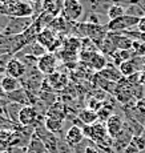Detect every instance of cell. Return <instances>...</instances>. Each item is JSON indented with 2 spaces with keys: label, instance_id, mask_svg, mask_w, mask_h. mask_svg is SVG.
<instances>
[{
  "label": "cell",
  "instance_id": "obj_1",
  "mask_svg": "<svg viewBox=\"0 0 145 153\" xmlns=\"http://www.w3.org/2000/svg\"><path fill=\"white\" fill-rule=\"evenodd\" d=\"M35 10L32 4L25 0H16L12 4L1 5L0 4V15L8 16L10 19H19V17H32Z\"/></svg>",
  "mask_w": 145,
  "mask_h": 153
},
{
  "label": "cell",
  "instance_id": "obj_2",
  "mask_svg": "<svg viewBox=\"0 0 145 153\" xmlns=\"http://www.w3.org/2000/svg\"><path fill=\"white\" fill-rule=\"evenodd\" d=\"M138 20L140 17L136 15H124V16L119 17L115 20H109V23L106 24L108 32H124V31H129L133 27H137Z\"/></svg>",
  "mask_w": 145,
  "mask_h": 153
},
{
  "label": "cell",
  "instance_id": "obj_3",
  "mask_svg": "<svg viewBox=\"0 0 145 153\" xmlns=\"http://www.w3.org/2000/svg\"><path fill=\"white\" fill-rule=\"evenodd\" d=\"M33 24L32 17H19V19H11L7 27L3 31V35L5 36H17L22 35Z\"/></svg>",
  "mask_w": 145,
  "mask_h": 153
},
{
  "label": "cell",
  "instance_id": "obj_4",
  "mask_svg": "<svg viewBox=\"0 0 145 153\" xmlns=\"http://www.w3.org/2000/svg\"><path fill=\"white\" fill-rule=\"evenodd\" d=\"M35 133L41 139V141L44 143L47 148V152L48 153H59V148H57V144H59V136L57 134H53L48 129L45 128L44 125H37L35 128Z\"/></svg>",
  "mask_w": 145,
  "mask_h": 153
},
{
  "label": "cell",
  "instance_id": "obj_5",
  "mask_svg": "<svg viewBox=\"0 0 145 153\" xmlns=\"http://www.w3.org/2000/svg\"><path fill=\"white\" fill-rule=\"evenodd\" d=\"M36 68L39 69V72L41 75H52L56 72L57 69V57L52 53V52H47L44 56L37 60V65Z\"/></svg>",
  "mask_w": 145,
  "mask_h": 153
},
{
  "label": "cell",
  "instance_id": "obj_6",
  "mask_svg": "<svg viewBox=\"0 0 145 153\" xmlns=\"http://www.w3.org/2000/svg\"><path fill=\"white\" fill-rule=\"evenodd\" d=\"M83 13V5L79 0H64L63 17L68 22H77Z\"/></svg>",
  "mask_w": 145,
  "mask_h": 153
},
{
  "label": "cell",
  "instance_id": "obj_7",
  "mask_svg": "<svg viewBox=\"0 0 145 153\" xmlns=\"http://www.w3.org/2000/svg\"><path fill=\"white\" fill-rule=\"evenodd\" d=\"M39 119V113L37 109L33 105H23L19 109V117H17V121L20 123L22 126H31Z\"/></svg>",
  "mask_w": 145,
  "mask_h": 153
},
{
  "label": "cell",
  "instance_id": "obj_8",
  "mask_svg": "<svg viewBox=\"0 0 145 153\" xmlns=\"http://www.w3.org/2000/svg\"><path fill=\"white\" fill-rule=\"evenodd\" d=\"M27 71H28V68H27V65L22 60H19L17 57H12L7 64L5 73H7L8 76H11V77L19 80V79H22L23 76L25 75Z\"/></svg>",
  "mask_w": 145,
  "mask_h": 153
},
{
  "label": "cell",
  "instance_id": "obj_9",
  "mask_svg": "<svg viewBox=\"0 0 145 153\" xmlns=\"http://www.w3.org/2000/svg\"><path fill=\"white\" fill-rule=\"evenodd\" d=\"M64 140L71 148H75L79 144H81L83 141L85 140L84 137V133H83V129L80 125H72L69 129L67 131L65 136H64Z\"/></svg>",
  "mask_w": 145,
  "mask_h": 153
},
{
  "label": "cell",
  "instance_id": "obj_10",
  "mask_svg": "<svg viewBox=\"0 0 145 153\" xmlns=\"http://www.w3.org/2000/svg\"><path fill=\"white\" fill-rule=\"evenodd\" d=\"M37 43L41 44L44 48H47L48 51H53L56 47V43H57V37L55 36V32L49 28H45L43 31L39 32L36 37Z\"/></svg>",
  "mask_w": 145,
  "mask_h": 153
},
{
  "label": "cell",
  "instance_id": "obj_11",
  "mask_svg": "<svg viewBox=\"0 0 145 153\" xmlns=\"http://www.w3.org/2000/svg\"><path fill=\"white\" fill-rule=\"evenodd\" d=\"M105 128H106V132H108L109 136H111L112 139H115L124 129V121L119 114H112L105 121Z\"/></svg>",
  "mask_w": 145,
  "mask_h": 153
},
{
  "label": "cell",
  "instance_id": "obj_12",
  "mask_svg": "<svg viewBox=\"0 0 145 153\" xmlns=\"http://www.w3.org/2000/svg\"><path fill=\"white\" fill-rule=\"evenodd\" d=\"M47 117L53 119V120H59V121L64 123V120H65V117H67L65 105H64L63 102H60V101L53 102L51 107L48 108V111H47Z\"/></svg>",
  "mask_w": 145,
  "mask_h": 153
},
{
  "label": "cell",
  "instance_id": "obj_13",
  "mask_svg": "<svg viewBox=\"0 0 145 153\" xmlns=\"http://www.w3.org/2000/svg\"><path fill=\"white\" fill-rule=\"evenodd\" d=\"M100 76H101L103 79H105L106 81H109V83H119L121 80V73L119 68H116V67H111V65H106L103 71H100Z\"/></svg>",
  "mask_w": 145,
  "mask_h": 153
},
{
  "label": "cell",
  "instance_id": "obj_14",
  "mask_svg": "<svg viewBox=\"0 0 145 153\" xmlns=\"http://www.w3.org/2000/svg\"><path fill=\"white\" fill-rule=\"evenodd\" d=\"M79 120L83 123V125H93L99 121V116H97V112H94L89 108H85V109L80 111L77 114Z\"/></svg>",
  "mask_w": 145,
  "mask_h": 153
},
{
  "label": "cell",
  "instance_id": "obj_15",
  "mask_svg": "<svg viewBox=\"0 0 145 153\" xmlns=\"http://www.w3.org/2000/svg\"><path fill=\"white\" fill-rule=\"evenodd\" d=\"M27 152H31V153H48L47 152L45 145H44V143L41 141V139L37 136L36 133H35V132H33V134H32L31 140H29V143H28Z\"/></svg>",
  "mask_w": 145,
  "mask_h": 153
},
{
  "label": "cell",
  "instance_id": "obj_16",
  "mask_svg": "<svg viewBox=\"0 0 145 153\" xmlns=\"http://www.w3.org/2000/svg\"><path fill=\"white\" fill-rule=\"evenodd\" d=\"M0 84H1L3 89H4V92L7 93V95H11V93L16 92V91L20 88L19 80H16V79L11 77V76H8V75H4V76H3V77H1V81H0Z\"/></svg>",
  "mask_w": 145,
  "mask_h": 153
},
{
  "label": "cell",
  "instance_id": "obj_17",
  "mask_svg": "<svg viewBox=\"0 0 145 153\" xmlns=\"http://www.w3.org/2000/svg\"><path fill=\"white\" fill-rule=\"evenodd\" d=\"M48 83L52 88H55V89H63L67 85V76L61 75V73H59L57 71H56L55 73L48 76Z\"/></svg>",
  "mask_w": 145,
  "mask_h": 153
},
{
  "label": "cell",
  "instance_id": "obj_18",
  "mask_svg": "<svg viewBox=\"0 0 145 153\" xmlns=\"http://www.w3.org/2000/svg\"><path fill=\"white\" fill-rule=\"evenodd\" d=\"M89 65L92 67V68L94 71H103L105 68L108 64H106V59L105 56L103 53H99V52H94V53H92V56H91L89 59Z\"/></svg>",
  "mask_w": 145,
  "mask_h": 153
},
{
  "label": "cell",
  "instance_id": "obj_19",
  "mask_svg": "<svg viewBox=\"0 0 145 153\" xmlns=\"http://www.w3.org/2000/svg\"><path fill=\"white\" fill-rule=\"evenodd\" d=\"M119 71L120 73L123 76H125V77H129V76L135 75V73H137V65H136L135 60H128V61H124V63H121L119 65Z\"/></svg>",
  "mask_w": 145,
  "mask_h": 153
},
{
  "label": "cell",
  "instance_id": "obj_20",
  "mask_svg": "<svg viewBox=\"0 0 145 153\" xmlns=\"http://www.w3.org/2000/svg\"><path fill=\"white\" fill-rule=\"evenodd\" d=\"M44 126H45L51 133L59 134V133H61V131H63L64 123L59 121V120H53V119H49V117H45V120H44Z\"/></svg>",
  "mask_w": 145,
  "mask_h": 153
},
{
  "label": "cell",
  "instance_id": "obj_21",
  "mask_svg": "<svg viewBox=\"0 0 145 153\" xmlns=\"http://www.w3.org/2000/svg\"><path fill=\"white\" fill-rule=\"evenodd\" d=\"M100 49H101L103 53H105V55H113L115 52L119 51L117 47H116V44H115V42H113V39L111 37L109 33H108V36L105 37L104 42H103V44L100 45Z\"/></svg>",
  "mask_w": 145,
  "mask_h": 153
},
{
  "label": "cell",
  "instance_id": "obj_22",
  "mask_svg": "<svg viewBox=\"0 0 145 153\" xmlns=\"http://www.w3.org/2000/svg\"><path fill=\"white\" fill-rule=\"evenodd\" d=\"M106 13H108L109 20H115V19H119V17L124 16L125 15V10H124V7H121L119 4H112V5H109Z\"/></svg>",
  "mask_w": 145,
  "mask_h": 153
},
{
  "label": "cell",
  "instance_id": "obj_23",
  "mask_svg": "<svg viewBox=\"0 0 145 153\" xmlns=\"http://www.w3.org/2000/svg\"><path fill=\"white\" fill-rule=\"evenodd\" d=\"M131 51L136 57H143L145 56V43L143 40H133Z\"/></svg>",
  "mask_w": 145,
  "mask_h": 153
},
{
  "label": "cell",
  "instance_id": "obj_24",
  "mask_svg": "<svg viewBox=\"0 0 145 153\" xmlns=\"http://www.w3.org/2000/svg\"><path fill=\"white\" fill-rule=\"evenodd\" d=\"M43 11H45V12H49V13H52L53 16H56L57 12L60 11V8H59L57 3H56L55 0H44V3H43Z\"/></svg>",
  "mask_w": 145,
  "mask_h": 153
},
{
  "label": "cell",
  "instance_id": "obj_25",
  "mask_svg": "<svg viewBox=\"0 0 145 153\" xmlns=\"http://www.w3.org/2000/svg\"><path fill=\"white\" fill-rule=\"evenodd\" d=\"M47 53V48H44L41 44L39 43H35L33 45H32V48H31V55L32 56H35V57H37V59H40L41 56H44Z\"/></svg>",
  "mask_w": 145,
  "mask_h": 153
},
{
  "label": "cell",
  "instance_id": "obj_26",
  "mask_svg": "<svg viewBox=\"0 0 145 153\" xmlns=\"http://www.w3.org/2000/svg\"><path fill=\"white\" fill-rule=\"evenodd\" d=\"M97 116H99V121H106L112 116V109L109 107H103L97 112Z\"/></svg>",
  "mask_w": 145,
  "mask_h": 153
},
{
  "label": "cell",
  "instance_id": "obj_27",
  "mask_svg": "<svg viewBox=\"0 0 145 153\" xmlns=\"http://www.w3.org/2000/svg\"><path fill=\"white\" fill-rule=\"evenodd\" d=\"M11 59H12V56L8 55V53L0 55V75L5 72V69H7V64H8V61H10Z\"/></svg>",
  "mask_w": 145,
  "mask_h": 153
},
{
  "label": "cell",
  "instance_id": "obj_28",
  "mask_svg": "<svg viewBox=\"0 0 145 153\" xmlns=\"http://www.w3.org/2000/svg\"><path fill=\"white\" fill-rule=\"evenodd\" d=\"M133 141H135L136 146L138 148V151H144L145 149V136L144 134H140V136H135L133 137Z\"/></svg>",
  "mask_w": 145,
  "mask_h": 153
},
{
  "label": "cell",
  "instance_id": "obj_29",
  "mask_svg": "<svg viewBox=\"0 0 145 153\" xmlns=\"http://www.w3.org/2000/svg\"><path fill=\"white\" fill-rule=\"evenodd\" d=\"M138 32L140 33H145V16H141L140 20H138V24H137Z\"/></svg>",
  "mask_w": 145,
  "mask_h": 153
},
{
  "label": "cell",
  "instance_id": "obj_30",
  "mask_svg": "<svg viewBox=\"0 0 145 153\" xmlns=\"http://www.w3.org/2000/svg\"><path fill=\"white\" fill-rule=\"evenodd\" d=\"M99 149V153H115L112 151V148H103V146H97Z\"/></svg>",
  "mask_w": 145,
  "mask_h": 153
},
{
  "label": "cell",
  "instance_id": "obj_31",
  "mask_svg": "<svg viewBox=\"0 0 145 153\" xmlns=\"http://www.w3.org/2000/svg\"><path fill=\"white\" fill-rule=\"evenodd\" d=\"M16 0H0V4L1 5H7V4H12V3H15Z\"/></svg>",
  "mask_w": 145,
  "mask_h": 153
},
{
  "label": "cell",
  "instance_id": "obj_32",
  "mask_svg": "<svg viewBox=\"0 0 145 153\" xmlns=\"http://www.w3.org/2000/svg\"><path fill=\"white\" fill-rule=\"evenodd\" d=\"M140 83H145V69L140 72Z\"/></svg>",
  "mask_w": 145,
  "mask_h": 153
},
{
  "label": "cell",
  "instance_id": "obj_33",
  "mask_svg": "<svg viewBox=\"0 0 145 153\" xmlns=\"http://www.w3.org/2000/svg\"><path fill=\"white\" fill-rule=\"evenodd\" d=\"M29 3H31V4H39V5H43L44 0H29Z\"/></svg>",
  "mask_w": 145,
  "mask_h": 153
},
{
  "label": "cell",
  "instance_id": "obj_34",
  "mask_svg": "<svg viewBox=\"0 0 145 153\" xmlns=\"http://www.w3.org/2000/svg\"><path fill=\"white\" fill-rule=\"evenodd\" d=\"M5 95H7V93L4 92V89H3V87H1V84H0V99H1V97H4Z\"/></svg>",
  "mask_w": 145,
  "mask_h": 153
},
{
  "label": "cell",
  "instance_id": "obj_35",
  "mask_svg": "<svg viewBox=\"0 0 145 153\" xmlns=\"http://www.w3.org/2000/svg\"><path fill=\"white\" fill-rule=\"evenodd\" d=\"M0 153H8V151H0Z\"/></svg>",
  "mask_w": 145,
  "mask_h": 153
},
{
  "label": "cell",
  "instance_id": "obj_36",
  "mask_svg": "<svg viewBox=\"0 0 145 153\" xmlns=\"http://www.w3.org/2000/svg\"><path fill=\"white\" fill-rule=\"evenodd\" d=\"M27 153H31V152H27Z\"/></svg>",
  "mask_w": 145,
  "mask_h": 153
}]
</instances>
